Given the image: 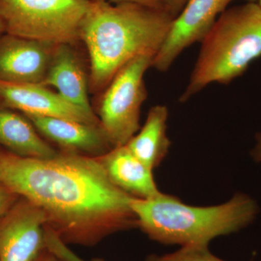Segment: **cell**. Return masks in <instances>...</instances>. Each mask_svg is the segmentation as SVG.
I'll return each instance as SVG.
<instances>
[{
	"label": "cell",
	"instance_id": "cell-1",
	"mask_svg": "<svg viewBox=\"0 0 261 261\" xmlns=\"http://www.w3.org/2000/svg\"><path fill=\"white\" fill-rule=\"evenodd\" d=\"M0 185L42 211L65 245L94 246L137 226L135 197L109 179L96 158L60 152L51 159L0 152Z\"/></svg>",
	"mask_w": 261,
	"mask_h": 261
},
{
	"label": "cell",
	"instance_id": "cell-2",
	"mask_svg": "<svg viewBox=\"0 0 261 261\" xmlns=\"http://www.w3.org/2000/svg\"><path fill=\"white\" fill-rule=\"evenodd\" d=\"M173 19L166 10L92 0L80 33L90 61L89 89L102 92L128 62L155 56Z\"/></svg>",
	"mask_w": 261,
	"mask_h": 261
},
{
	"label": "cell",
	"instance_id": "cell-3",
	"mask_svg": "<svg viewBox=\"0 0 261 261\" xmlns=\"http://www.w3.org/2000/svg\"><path fill=\"white\" fill-rule=\"evenodd\" d=\"M132 208L137 226L151 240L181 247L208 246L214 238L250 224L258 211L255 201L244 194L222 205L195 207L161 193L152 198H134Z\"/></svg>",
	"mask_w": 261,
	"mask_h": 261
},
{
	"label": "cell",
	"instance_id": "cell-4",
	"mask_svg": "<svg viewBox=\"0 0 261 261\" xmlns=\"http://www.w3.org/2000/svg\"><path fill=\"white\" fill-rule=\"evenodd\" d=\"M201 43L190 82L179 101L185 102L212 83L228 84L261 57V8L257 3L226 9Z\"/></svg>",
	"mask_w": 261,
	"mask_h": 261
},
{
	"label": "cell",
	"instance_id": "cell-5",
	"mask_svg": "<svg viewBox=\"0 0 261 261\" xmlns=\"http://www.w3.org/2000/svg\"><path fill=\"white\" fill-rule=\"evenodd\" d=\"M92 0H0V17L10 35L74 44Z\"/></svg>",
	"mask_w": 261,
	"mask_h": 261
},
{
	"label": "cell",
	"instance_id": "cell-6",
	"mask_svg": "<svg viewBox=\"0 0 261 261\" xmlns=\"http://www.w3.org/2000/svg\"><path fill=\"white\" fill-rule=\"evenodd\" d=\"M154 57L145 55L128 62L103 91L97 118L114 147L126 145L140 130L141 107L147 96L144 76Z\"/></svg>",
	"mask_w": 261,
	"mask_h": 261
},
{
	"label": "cell",
	"instance_id": "cell-7",
	"mask_svg": "<svg viewBox=\"0 0 261 261\" xmlns=\"http://www.w3.org/2000/svg\"><path fill=\"white\" fill-rule=\"evenodd\" d=\"M236 0H187L173 19L162 45L156 53L152 67L165 72L178 56L196 42H201L219 15Z\"/></svg>",
	"mask_w": 261,
	"mask_h": 261
},
{
	"label": "cell",
	"instance_id": "cell-8",
	"mask_svg": "<svg viewBox=\"0 0 261 261\" xmlns=\"http://www.w3.org/2000/svg\"><path fill=\"white\" fill-rule=\"evenodd\" d=\"M46 248L44 215L23 198L0 220V261H33Z\"/></svg>",
	"mask_w": 261,
	"mask_h": 261
},
{
	"label": "cell",
	"instance_id": "cell-9",
	"mask_svg": "<svg viewBox=\"0 0 261 261\" xmlns=\"http://www.w3.org/2000/svg\"><path fill=\"white\" fill-rule=\"evenodd\" d=\"M56 46L7 34L0 39V81L42 84Z\"/></svg>",
	"mask_w": 261,
	"mask_h": 261
},
{
	"label": "cell",
	"instance_id": "cell-10",
	"mask_svg": "<svg viewBox=\"0 0 261 261\" xmlns=\"http://www.w3.org/2000/svg\"><path fill=\"white\" fill-rule=\"evenodd\" d=\"M0 101L5 107L18 110L24 115L54 117L100 125L97 115L85 112L42 84L9 83L0 81Z\"/></svg>",
	"mask_w": 261,
	"mask_h": 261
},
{
	"label": "cell",
	"instance_id": "cell-11",
	"mask_svg": "<svg viewBox=\"0 0 261 261\" xmlns=\"http://www.w3.org/2000/svg\"><path fill=\"white\" fill-rule=\"evenodd\" d=\"M24 116L39 135L59 147L60 152L97 158L114 148L100 125L54 117Z\"/></svg>",
	"mask_w": 261,
	"mask_h": 261
},
{
	"label": "cell",
	"instance_id": "cell-12",
	"mask_svg": "<svg viewBox=\"0 0 261 261\" xmlns=\"http://www.w3.org/2000/svg\"><path fill=\"white\" fill-rule=\"evenodd\" d=\"M96 159L113 185L132 197L149 199L161 194L154 181L152 170L126 145L114 147Z\"/></svg>",
	"mask_w": 261,
	"mask_h": 261
},
{
	"label": "cell",
	"instance_id": "cell-13",
	"mask_svg": "<svg viewBox=\"0 0 261 261\" xmlns=\"http://www.w3.org/2000/svg\"><path fill=\"white\" fill-rule=\"evenodd\" d=\"M72 44H57L42 85L54 87L65 100L96 115L88 97V81Z\"/></svg>",
	"mask_w": 261,
	"mask_h": 261
},
{
	"label": "cell",
	"instance_id": "cell-14",
	"mask_svg": "<svg viewBox=\"0 0 261 261\" xmlns=\"http://www.w3.org/2000/svg\"><path fill=\"white\" fill-rule=\"evenodd\" d=\"M0 145L11 153L32 159H51L59 153L27 117L5 108H0Z\"/></svg>",
	"mask_w": 261,
	"mask_h": 261
},
{
	"label": "cell",
	"instance_id": "cell-15",
	"mask_svg": "<svg viewBox=\"0 0 261 261\" xmlns=\"http://www.w3.org/2000/svg\"><path fill=\"white\" fill-rule=\"evenodd\" d=\"M168 116L166 106L159 105L151 108L144 126L126 145L137 159L152 170L161 164L171 146L166 135Z\"/></svg>",
	"mask_w": 261,
	"mask_h": 261
},
{
	"label": "cell",
	"instance_id": "cell-16",
	"mask_svg": "<svg viewBox=\"0 0 261 261\" xmlns=\"http://www.w3.org/2000/svg\"><path fill=\"white\" fill-rule=\"evenodd\" d=\"M147 261H224L215 256L208 246L187 245L173 253L151 255Z\"/></svg>",
	"mask_w": 261,
	"mask_h": 261
},
{
	"label": "cell",
	"instance_id": "cell-17",
	"mask_svg": "<svg viewBox=\"0 0 261 261\" xmlns=\"http://www.w3.org/2000/svg\"><path fill=\"white\" fill-rule=\"evenodd\" d=\"M107 1L113 5L135 4L147 7V8L167 10L165 0H107Z\"/></svg>",
	"mask_w": 261,
	"mask_h": 261
},
{
	"label": "cell",
	"instance_id": "cell-18",
	"mask_svg": "<svg viewBox=\"0 0 261 261\" xmlns=\"http://www.w3.org/2000/svg\"><path fill=\"white\" fill-rule=\"evenodd\" d=\"M14 195H16L0 185V216L4 215L13 203Z\"/></svg>",
	"mask_w": 261,
	"mask_h": 261
},
{
	"label": "cell",
	"instance_id": "cell-19",
	"mask_svg": "<svg viewBox=\"0 0 261 261\" xmlns=\"http://www.w3.org/2000/svg\"><path fill=\"white\" fill-rule=\"evenodd\" d=\"M187 2V0H165L166 9L174 18L179 14Z\"/></svg>",
	"mask_w": 261,
	"mask_h": 261
},
{
	"label": "cell",
	"instance_id": "cell-20",
	"mask_svg": "<svg viewBox=\"0 0 261 261\" xmlns=\"http://www.w3.org/2000/svg\"><path fill=\"white\" fill-rule=\"evenodd\" d=\"M60 261H87L84 260V259L81 258L78 255H75L74 252H72L69 248L66 247V248L63 249L59 255ZM90 261H104L101 260V259L97 258L93 259V260Z\"/></svg>",
	"mask_w": 261,
	"mask_h": 261
},
{
	"label": "cell",
	"instance_id": "cell-21",
	"mask_svg": "<svg viewBox=\"0 0 261 261\" xmlns=\"http://www.w3.org/2000/svg\"><path fill=\"white\" fill-rule=\"evenodd\" d=\"M33 261H58V260L50 250L46 248L41 252Z\"/></svg>",
	"mask_w": 261,
	"mask_h": 261
},
{
	"label": "cell",
	"instance_id": "cell-22",
	"mask_svg": "<svg viewBox=\"0 0 261 261\" xmlns=\"http://www.w3.org/2000/svg\"><path fill=\"white\" fill-rule=\"evenodd\" d=\"M257 144L255 148L252 149L251 155L252 159L255 160L256 162H261V133H258L256 135Z\"/></svg>",
	"mask_w": 261,
	"mask_h": 261
},
{
	"label": "cell",
	"instance_id": "cell-23",
	"mask_svg": "<svg viewBox=\"0 0 261 261\" xmlns=\"http://www.w3.org/2000/svg\"><path fill=\"white\" fill-rule=\"evenodd\" d=\"M5 32L4 24H3V20H2L1 17H0V34L2 33Z\"/></svg>",
	"mask_w": 261,
	"mask_h": 261
},
{
	"label": "cell",
	"instance_id": "cell-24",
	"mask_svg": "<svg viewBox=\"0 0 261 261\" xmlns=\"http://www.w3.org/2000/svg\"><path fill=\"white\" fill-rule=\"evenodd\" d=\"M257 3L259 5H260V7L261 8V0H257Z\"/></svg>",
	"mask_w": 261,
	"mask_h": 261
},
{
	"label": "cell",
	"instance_id": "cell-25",
	"mask_svg": "<svg viewBox=\"0 0 261 261\" xmlns=\"http://www.w3.org/2000/svg\"><path fill=\"white\" fill-rule=\"evenodd\" d=\"M247 2H252V3H257V0H247Z\"/></svg>",
	"mask_w": 261,
	"mask_h": 261
}]
</instances>
